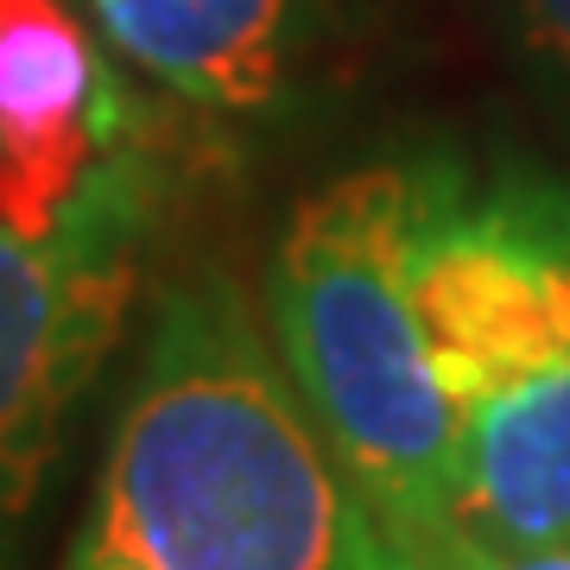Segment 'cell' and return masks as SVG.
Masks as SVG:
<instances>
[{"instance_id": "6da1fadb", "label": "cell", "mask_w": 570, "mask_h": 570, "mask_svg": "<svg viewBox=\"0 0 570 570\" xmlns=\"http://www.w3.org/2000/svg\"><path fill=\"white\" fill-rule=\"evenodd\" d=\"M58 570H419L223 266L153 311Z\"/></svg>"}, {"instance_id": "7a4b0ae2", "label": "cell", "mask_w": 570, "mask_h": 570, "mask_svg": "<svg viewBox=\"0 0 570 570\" xmlns=\"http://www.w3.org/2000/svg\"><path fill=\"white\" fill-rule=\"evenodd\" d=\"M412 292L475 546L570 539V178L425 159Z\"/></svg>"}, {"instance_id": "3957f363", "label": "cell", "mask_w": 570, "mask_h": 570, "mask_svg": "<svg viewBox=\"0 0 570 570\" xmlns=\"http://www.w3.org/2000/svg\"><path fill=\"white\" fill-rule=\"evenodd\" d=\"M425 159L348 165L292 209L266 266V330L336 463L419 558L469 546L463 463L412 292Z\"/></svg>"}, {"instance_id": "277c9868", "label": "cell", "mask_w": 570, "mask_h": 570, "mask_svg": "<svg viewBox=\"0 0 570 570\" xmlns=\"http://www.w3.org/2000/svg\"><path fill=\"white\" fill-rule=\"evenodd\" d=\"M159 223V171L115 153L45 242L0 228V570H26L63 431L108 367Z\"/></svg>"}, {"instance_id": "5b68a950", "label": "cell", "mask_w": 570, "mask_h": 570, "mask_svg": "<svg viewBox=\"0 0 570 570\" xmlns=\"http://www.w3.org/2000/svg\"><path fill=\"white\" fill-rule=\"evenodd\" d=\"M121 134V77L96 20L63 0H0V228L58 235Z\"/></svg>"}, {"instance_id": "8992f818", "label": "cell", "mask_w": 570, "mask_h": 570, "mask_svg": "<svg viewBox=\"0 0 570 570\" xmlns=\"http://www.w3.org/2000/svg\"><path fill=\"white\" fill-rule=\"evenodd\" d=\"M102 45L204 115H261L285 96L305 0H82Z\"/></svg>"}, {"instance_id": "52a82bcc", "label": "cell", "mask_w": 570, "mask_h": 570, "mask_svg": "<svg viewBox=\"0 0 570 570\" xmlns=\"http://www.w3.org/2000/svg\"><path fill=\"white\" fill-rule=\"evenodd\" d=\"M513 20H520L527 58L570 108V0H513Z\"/></svg>"}, {"instance_id": "ba28073f", "label": "cell", "mask_w": 570, "mask_h": 570, "mask_svg": "<svg viewBox=\"0 0 570 570\" xmlns=\"http://www.w3.org/2000/svg\"><path fill=\"white\" fill-rule=\"evenodd\" d=\"M444 570H570V539H558V546H513V551L469 539Z\"/></svg>"}]
</instances>
